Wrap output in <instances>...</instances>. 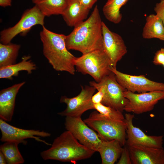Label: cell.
Returning a JSON list of instances; mask_svg holds the SVG:
<instances>
[{"instance_id":"cell-31","label":"cell","mask_w":164,"mask_h":164,"mask_svg":"<svg viewBox=\"0 0 164 164\" xmlns=\"http://www.w3.org/2000/svg\"><path fill=\"white\" fill-rule=\"evenodd\" d=\"M12 0H0V6L3 7L11 5Z\"/></svg>"},{"instance_id":"cell-15","label":"cell","mask_w":164,"mask_h":164,"mask_svg":"<svg viewBox=\"0 0 164 164\" xmlns=\"http://www.w3.org/2000/svg\"><path fill=\"white\" fill-rule=\"evenodd\" d=\"M128 147L132 164H164L163 148L139 145Z\"/></svg>"},{"instance_id":"cell-21","label":"cell","mask_w":164,"mask_h":164,"mask_svg":"<svg viewBox=\"0 0 164 164\" xmlns=\"http://www.w3.org/2000/svg\"><path fill=\"white\" fill-rule=\"evenodd\" d=\"M68 0H42L35 4L45 16L62 15L68 5Z\"/></svg>"},{"instance_id":"cell-11","label":"cell","mask_w":164,"mask_h":164,"mask_svg":"<svg viewBox=\"0 0 164 164\" xmlns=\"http://www.w3.org/2000/svg\"><path fill=\"white\" fill-rule=\"evenodd\" d=\"M124 94L128 101L124 111L137 114L152 111L159 101L164 99V91L135 93L125 90Z\"/></svg>"},{"instance_id":"cell-18","label":"cell","mask_w":164,"mask_h":164,"mask_svg":"<svg viewBox=\"0 0 164 164\" xmlns=\"http://www.w3.org/2000/svg\"><path fill=\"white\" fill-rule=\"evenodd\" d=\"M123 148L116 140H102L98 152L100 155L102 164H114L120 157Z\"/></svg>"},{"instance_id":"cell-12","label":"cell","mask_w":164,"mask_h":164,"mask_svg":"<svg viewBox=\"0 0 164 164\" xmlns=\"http://www.w3.org/2000/svg\"><path fill=\"white\" fill-rule=\"evenodd\" d=\"M103 49L110 62L111 67L116 68L117 64L127 52L124 41L118 34L111 31L103 22Z\"/></svg>"},{"instance_id":"cell-3","label":"cell","mask_w":164,"mask_h":164,"mask_svg":"<svg viewBox=\"0 0 164 164\" xmlns=\"http://www.w3.org/2000/svg\"><path fill=\"white\" fill-rule=\"evenodd\" d=\"M95 152L81 144L71 133L67 130L54 139L51 147L40 155L44 160H54L75 163L89 158Z\"/></svg>"},{"instance_id":"cell-13","label":"cell","mask_w":164,"mask_h":164,"mask_svg":"<svg viewBox=\"0 0 164 164\" xmlns=\"http://www.w3.org/2000/svg\"><path fill=\"white\" fill-rule=\"evenodd\" d=\"M0 129L2 133L0 140L2 142L16 141L26 144L24 139L32 138L47 145L51 146L52 145L45 140L40 139L38 137H50L51 136L50 133L44 131L18 128L9 124L1 118Z\"/></svg>"},{"instance_id":"cell-17","label":"cell","mask_w":164,"mask_h":164,"mask_svg":"<svg viewBox=\"0 0 164 164\" xmlns=\"http://www.w3.org/2000/svg\"><path fill=\"white\" fill-rule=\"evenodd\" d=\"M89 11L77 0H68L67 7L62 16L68 26L74 27L84 21Z\"/></svg>"},{"instance_id":"cell-26","label":"cell","mask_w":164,"mask_h":164,"mask_svg":"<svg viewBox=\"0 0 164 164\" xmlns=\"http://www.w3.org/2000/svg\"><path fill=\"white\" fill-rule=\"evenodd\" d=\"M124 146L117 164H132L128 147L126 145Z\"/></svg>"},{"instance_id":"cell-5","label":"cell","mask_w":164,"mask_h":164,"mask_svg":"<svg viewBox=\"0 0 164 164\" xmlns=\"http://www.w3.org/2000/svg\"><path fill=\"white\" fill-rule=\"evenodd\" d=\"M75 65L78 72L90 75L97 82L111 72L110 60L103 50H94L76 57Z\"/></svg>"},{"instance_id":"cell-16","label":"cell","mask_w":164,"mask_h":164,"mask_svg":"<svg viewBox=\"0 0 164 164\" xmlns=\"http://www.w3.org/2000/svg\"><path fill=\"white\" fill-rule=\"evenodd\" d=\"M22 82L15 84L0 91V117L10 121L13 114L16 96L20 88L25 84Z\"/></svg>"},{"instance_id":"cell-6","label":"cell","mask_w":164,"mask_h":164,"mask_svg":"<svg viewBox=\"0 0 164 164\" xmlns=\"http://www.w3.org/2000/svg\"><path fill=\"white\" fill-rule=\"evenodd\" d=\"M90 85L104 93L101 102L102 104L123 112L128 101L125 97L124 92L126 90L117 81L112 72L105 76L100 82H89Z\"/></svg>"},{"instance_id":"cell-9","label":"cell","mask_w":164,"mask_h":164,"mask_svg":"<svg viewBox=\"0 0 164 164\" xmlns=\"http://www.w3.org/2000/svg\"><path fill=\"white\" fill-rule=\"evenodd\" d=\"M64 125L67 130L70 132L81 144L98 152L102 140L81 117L66 116Z\"/></svg>"},{"instance_id":"cell-20","label":"cell","mask_w":164,"mask_h":164,"mask_svg":"<svg viewBox=\"0 0 164 164\" xmlns=\"http://www.w3.org/2000/svg\"><path fill=\"white\" fill-rule=\"evenodd\" d=\"M142 35L145 39L157 38L164 41V25L162 20L156 15L148 16Z\"/></svg>"},{"instance_id":"cell-33","label":"cell","mask_w":164,"mask_h":164,"mask_svg":"<svg viewBox=\"0 0 164 164\" xmlns=\"http://www.w3.org/2000/svg\"><path fill=\"white\" fill-rule=\"evenodd\" d=\"M42 0H32L33 3L36 4Z\"/></svg>"},{"instance_id":"cell-10","label":"cell","mask_w":164,"mask_h":164,"mask_svg":"<svg viewBox=\"0 0 164 164\" xmlns=\"http://www.w3.org/2000/svg\"><path fill=\"white\" fill-rule=\"evenodd\" d=\"M110 70L114 74L118 82L127 91L138 93L164 91V83L151 80L144 75L127 74L111 66Z\"/></svg>"},{"instance_id":"cell-24","label":"cell","mask_w":164,"mask_h":164,"mask_svg":"<svg viewBox=\"0 0 164 164\" xmlns=\"http://www.w3.org/2000/svg\"><path fill=\"white\" fill-rule=\"evenodd\" d=\"M21 143L19 142H5L0 146V151L4 155L8 164H21L24 160L20 153L18 145Z\"/></svg>"},{"instance_id":"cell-32","label":"cell","mask_w":164,"mask_h":164,"mask_svg":"<svg viewBox=\"0 0 164 164\" xmlns=\"http://www.w3.org/2000/svg\"><path fill=\"white\" fill-rule=\"evenodd\" d=\"M7 162L5 158L3 153L0 151V164H7Z\"/></svg>"},{"instance_id":"cell-1","label":"cell","mask_w":164,"mask_h":164,"mask_svg":"<svg viewBox=\"0 0 164 164\" xmlns=\"http://www.w3.org/2000/svg\"><path fill=\"white\" fill-rule=\"evenodd\" d=\"M103 22L98 7L96 5L89 17L75 26L72 31L66 36L67 49L79 51L82 54L103 50Z\"/></svg>"},{"instance_id":"cell-22","label":"cell","mask_w":164,"mask_h":164,"mask_svg":"<svg viewBox=\"0 0 164 164\" xmlns=\"http://www.w3.org/2000/svg\"><path fill=\"white\" fill-rule=\"evenodd\" d=\"M128 0H108L102 11L106 18L114 24H118L122 19L120 10Z\"/></svg>"},{"instance_id":"cell-29","label":"cell","mask_w":164,"mask_h":164,"mask_svg":"<svg viewBox=\"0 0 164 164\" xmlns=\"http://www.w3.org/2000/svg\"><path fill=\"white\" fill-rule=\"evenodd\" d=\"M103 97V93L101 91H98L96 93L92 96L91 98L92 101L94 104L101 103Z\"/></svg>"},{"instance_id":"cell-23","label":"cell","mask_w":164,"mask_h":164,"mask_svg":"<svg viewBox=\"0 0 164 164\" xmlns=\"http://www.w3.org/2000/svg\"><path fill=\"white\" fill-rule=\"evenodd\" d=\"M21 46L10 43H0V68L15 63Z\"/></svg>"},{"instance_id":"cell-8","label":"cell","mask_w":164,"mask_h":164,"mask_svg":"<svg viewBox=\"0 0 164 164\" xmlns=\"http://www.w3.org/2000/svg\"><path fill=\"white\" fill-rule=\"evenodd\" d=\"M80 93L77 96L69 98L66 96L61 97L60 102L65 103L67 107L58 114L62 116L81 117L86 111L94 109L91 98L96 89L90 86H81Z\"/></svg>"},{"instance_id":"cell-30","label":"cell","mask_w":164,"mask_h":164,"mask_svg":"<svg viewBox=\"0 0 164 164\" xmlns=\"http://www.w3.org/2000/svg\"><path fill=\"white\" fill-rule=\"evenodd\" d=\"M83 5L90 10L97 0H77Z\"/></svg>"},{"instance_id":"cell-28","label":"cell","mask_w":164,"mask_h":164,"mask_svg":"<svg viewBox=\"0 0 164 164\" xmlns=\"http://www.w3.org/2000/svg\"><path fill=\"white\" fill-rule=\"evenodd\" d=\"M153 63L156 65H162L164 63V48H161L155 53Z\"/></svg>"},{"instance_id":"cell-2","label":"cell","mask_w":164,"mask_h":164,"mask_svg":"<svg viewBox=\"0 0 164 164\" xmlns=\"http://www.w3.org/2000/svg\"><path fill=\"white\" fill-rule=\"evenodd\" d=\"M42 27L40 36L44 56L55 70L74 75L76 57L69 52L66 47V36L52 32L44 26Z\"/></svg>"},{"instance_id":"cell-4","label":"cell","mask_w":164,"mask_h":164,"mask_svg":"<svg viewBox=\"0 0 164 164\" xmlns=\"http://www.w3.org/2000/svg\"><path fill=\"white\" fill-rule=\"evenodd\" d=\"M84 121L90 127L97 132L102 140H116L120 142L122 146L126 145L127 125L125 120L111 119L97 111H94Z\"/></svg>"},{"instance_id":"cell-27","label":"cell","mask_w":164,"mask_h":164,"mask_svg":"<svg viewBox=\"0 0 164 164\" xmlns=\"http://www.w3.org/2000/svg\"><path fill=\"white\" fill-rule=\"evenodd\" d=\"M156 15L162 21L164 25V0L156 3L154 8Z\"/></svg>"},{"instance_id":"cell-19","label":"cell","mask_w":164,"mask_h":164,"mask_svg":"<svg viewBox=\"0 0 164 164\" xmlns=\"http://www.w3.org/2000/svg\"><path fill=\"white\" fill-rule=\"evenodd\" d=\"M30 57L29 55L24 56L21 62L0 68V78L12 80L13 77L17 76L19 72L21 71H26L28 73H31L37 67L36 64L30 60Z\"/></svg>"},{"instance_id":"cell-25","label":"cell","mask_w":164,"mask_h":164,"mask_svg":"<svg viewBox=\"0 0 164 164\" xmlns=\"http://www.w3.org/2000/svg\"><path fill=\"white\" fill-rule=\"evenodd\" d=\"M94 109L101 114L109 118L117 120H125L122 112L109 106L100 103L94 104Z\"/></svg>"},{"instance_id":"cell-34","label":"cell","mask_w":164,"mask_h":164,"mask_svg":"<svg viewBox=\"0 0 164 164\" xmlns=\"http://www.w3.org/2000/svg\"><path fill=\"white\" fill-rule=\"evenodd\" d=\"M163 67H164V63L162 65Z\"/></svg>"},{"instance_id":"cell-14","label":"cell","mask_w":164,"mask_h":164,"mask_svg":"<svg viewBox=\"0 0 164 164\" xmlns=\"http://www.w3.org/2000/svg\"><path fill=\"white\" fill-rule=\"evenodd\" d=\"M134 114H125V121L127 125L126 132L127 146L139 145L157 148H163V136H150L146 135L140 128L133 124Z\"/></svg>"},{"instance_id":"cell-7","label":"cell","mask_w":164,"mask_h":164,"mask_svg":"<svg viewBox=\"0 0 164 164\" xmlns=\"http://www.w3.org/2000/svg\"><path fill=\"white\" fill-rule=\"evenodd\" d=\"M45 17L36 5L33 7L26 9L15 25L1 31V43L4 44L10 43L18 34L25 36L34 26L37 25L43 26Z\"/></svg>"}]
</instances>
